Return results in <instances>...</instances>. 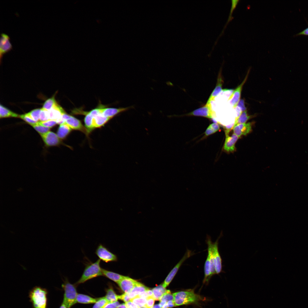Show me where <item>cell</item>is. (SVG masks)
<instances>
[{
  "label": "cell",
  "instance_id": "cell-46",
  "mask_svg": "<svg viewBox=\"0 0 308 308\" xmlns=\"http://www.w3.org/2000/svg\"><path fill=\"white\" fill-rule=\"evenodd\" d=\"M117 308H126L125 304H122L119 306Z\"/></svg>",
  "mask_w": 308,
  "mask_h": 308
},
{
  "label": "cell",
  "instance_id": "cell-37",
  "mask_svg": "<svg viewBox=\"0 0 308 308\" xmlns=\"http://www.w3.org/2000/svg\"><path fill=\"white\" fill-rule=\"evenodd\" d=\"M38 122L39 124L49 128L54 126L57 124L56 120L51 119L44 121H38Z\"/></svg>",
  "mask_w": 308,
  "mask_h": 308
},
{
  "label": "cell",
  "instance_id": "cell-32",
  "mask_svg": "<svg viewBox=\"0 0 308 308\" xmlns=\"http://www.w3.org/2000/svg\"><path fill=\"white\" fill-rule=\"evenodd\" d=\"M57 104L54 97L53 96L45 101L42 108L49 111Z\"/></svg>",
  "mask_w": 308,
  "mask_h": 308
},
{
  "label": "cell",
  "instance_id": "cell-20",
  "mask_svg": "<svg viewBox=\"0 0 308 308\" xmlns=\"http://www.w3.org/2000/svg\"><path fill=\"white\" fill-rule=\"evenodd\" d=\"M72 130V129L65 122L60 125L57 135L60 139H63L68 135Z\"/></svg>",
  "mask_w": 308,
  "mask_h": 308
},
{
  "label": "cell",
  "instance_id": "cell-23",
  "mask_svg": "<svg viewBox=\"0 0 308 308\" xmlns=\"http://www.w3.org/2000/svg\"><path fill=\"white\" fill-rule=\"evenodd\" d=\"M223 83L221 75L218 76L216 85L213 91L208 100L207 102L210 103L211 101L214 100V98L217 96L222 90V86Z\"/></svg>",
  "mask_w": 308,
  "mask_h": 308
},
{
  "label": "cell",
  "instance_id": "cell-35",
  "mask_svg": "<svg viewBox=\"0 0 308 308\" xmlns=\"http://www.w3.org/2000/svg\"><path fill=\"white\" fill-rule=\"evenodd\" d=\"M108 302L105 297L99 298L97 299L92 308H103Z\"/></svg>",
  "mask_w": 308,
  "mask_h": 308
},
{
  "label": "cell",
  "instance_id": "cell-44",
  "mask_svg": "<svg viewBox=\"0 0 308 308\" xmlns=\"http://www.w3.org/2000/svg\"><path fill=\"white\" fill-rule=\"evenodd\" d=\"M125 304L126 308H138V306L131 301L125 303Z\"/></svg>",
  "mask_w": 308,
  "mask_h": 308
},
{
  "label": "cell",
  "instance_id": "cell-21",
  "mask_svg": "<svg viewBox=\"0 0 308 308\" xmlns=\"http://www.w3.org/2000/svg\"><path fill=\"white\" fill-rule=\"evenodd\" d=\"M93 117L95 128L102 127L112 119L104 116L100 112L98 115Z\"/></svg>",
  "mask_w": 308,
  "mask_h": 308
},
{
  "label": "cell",
  "instance_id": "cell-5",
  "mask_svg": "<svg viewBox=\"0 0 308 308\" xmlns=\"http://www.w3.org/2000/svg\"><path fill=\"white\" fill-rule=\"evenodd\" d=\"M194 254V253L191 250L187 249L184 256L170 271L166 278L162 284L163 286L164 287L166 288L169 285L183 263L187 259L193 255Z\"/></svg>",
  "mask_w": 308,
  "mask_h": 308
},
{
  "label": "cell",
  "instance_id": "cell-14",
  "mask_svg": "<svg viewBox=\"0 0 308 308\" xmlns=\"http://www.w3.org/2000/svg\"><path fill=\"white\" fill-rule=\"evenodd\" d=\"M65 122L72 129L80 131L87 135L89 133L87 129L84 126L81 121L74 117L70 115Z\"/></svg>",
  "mask_w": 308,
  "mask_h": 308
},
{
  "label": "cell",
  "instance_id": "cell-43",
  "mask_svg": "<svg viewBox=\"0 0 308 308\" xmlns=\"http://www.w3.org/2000/svg\"><path fill=\"white\" fill-rule=\"evenodd\" d=\"M236 106L240 108L242 112L246 110V108L245 107L244 104V100L243 99H241L240 100Z\"/></svg>",
  "mask_w": 308,
  "mask_h": 308
},
{
  "label": "cell",
  "instance_id": "cell-2",
  "mask_svg": "<svg viewBox=\"0 0 308 308\" xmlns=\"http://www.w3.org/2000/svg\"><path fill=\"white\" fill-rule=\"evenodd\" d=\"M100 261L98 259L95 262L86 263L81 276L76 283H83L90 279L103 275L100 265Z\"/></svg>",
  "mask_w": 308,
  "mask_h": 308
},
{
  "label": "cell",
  "instance_id": "cell-12",
  "mask_svg": "<svg viewBox=\"0 0 308 308\" xmlns=\"http://www.w3.org/2000/svg\"><path fill=\"white\" fill-rule=\"evenodd\" d=\"M136 281L129 277L124 276L117 284L123 291L129 293L134 287Z\"/></svg>",
  "mask_w": 308,
  "mask_h": 308
},
{
  "label": "cell",
  "instance_id": "cell-24",
  "mask_svg": "<svg viewBox=\"0 0 308 308\" xmlns=\"http://www.w3.org/2000/svg\"><path fill=\"white\" fill-rule=\"evenodd\" d=\"M97 299L85 294L78 293L76 301L77 303L88 304L95 303Z\"/></svg>",
  "mask_w": 308,
  "mask_h": 308
},
{
  "label": "cell",
  "instance_id": "cell-28",
  "mask_svg": "<svg viewBox=\"0 0 308 308\" xmlns=\"http://www.w3.org/2000/svg\"><path fill=\"white\" fill-rule=\"evenodd\" d=\"M253 117V116L248 114L247 110L243 112L238 118L235 119L234 126L238 124L245 123Z\"/></svg>",
  "mask_w": 308,
  "mask_h": 308
},
{
  "label": "cell",
  "instance_id": "cell-4",
  "mask_svg": "<svg viewBox=\"0 0 308 308\" xmlns=\"http://www.w3.org/2000/svg\"><path fill=\"white\" fill-rule=\"evenodd\" d=\"M62 286L64 292L63 302L67 308H70L77 303L76 298L78 293L76 288L66 278Z\"/></svg>",
  "mask_w": 308,
  "mask_h": 308
},
{
  "label": "cell",
  "instance_id": "cell-3",
  "mask_svg": "<svg viewBox=\"0 0 308 308\" xmlns=\"http://www.w3.org/2000/svg\"><path fill=\"white\" fill-rule=\"evenodd\" d=\"M47 293L46 289L39 286L30 291L29 297L34 308H46Z\"/></svg>",
  "mask_w": 308,
  "mask_h": 308
},
{
  "label": "cell",
  "instance_id": "cell-40",
  "mask_svg": "<svg viewBox=\"0 0 308 308\" xmlns=\"http://www.w3.org/2000/svg\"><path fill=\"white\" fill-rule=\"evenodd\" d=\"M120 304L117 301L114 302H108L103 308H117Z\"/></svg>",
  "mask_w": 308,
  "mask_h": 308
},
{
  "label": "cell",
  "instance_id": "cell-47",
  "mask_svg": "<svg viewBox=\"0 0 308 308\" xmlns=\"http://www.w3.org/2000/svg\"><path fill=\"white\" fill-rule=\"evenodd\" d=\"M151 308H161L159 304H157L153 306Z\"/></svg>",
  "mask_w": 308,
  "mask_h": 308
},
{
  "label": "cell",
  "instance_id": "cell-18",
  "mask_svg": "<svg viewBox=\"0 0 308 308\" xmlns=\"http://www.w3.org/2000/svg\"><path fill=\"white\" fill-rule=\"evenodd\" d=\"M149 289L142 283L136 281L135 284L130 293H128L131 299L136 297L143 292Z\"/></svg>",
  "mask_w": 308,
  "mask_h": 308
},
{
  "label": "cell",
  "instance_id": "cell-25",
  "mask_svg": "<svg viewBox=\"0 0 308 308\" xmlns=\"http://www.w3.org/2000/svg\"><path fill=\"white\" fill-rule=\"evenodd\" d=\"M153 297L156 300H159L160 298L167 291L165 288L162 285H160L153 288L152 290Z\"/></svg>",
  "mask_w": 308,
  "mask_h": 308
},
{
  "label": "cell",
  "instance_id": "cell-9",
  "mask_svg": "<svg viewBox=\"0 0 308 308\" xmlns=\"http://www.w3.org/2000/svg\"><path fill=\"white\" fill-rule=\"evenodd\" d=\"M250 69L248 70L244 79L237 88L234 90L230 96L228 100H230V103L234 108H235L240 100L243 86L247 79Z\"/></svg>",
  "mask_w": 308,
  "mask_h": 308
},
{
  "label": "cell",
  "instance_id": "cell-41",
  "mask_svg": "<svg viewBox=\"0 0 308 308\" xmlns=\"http://www.w3.org/2000/svg\"><path fill=\"white\" fill-rule=\"evenodd\" d=\"M155 299L153 297H149L146 298L145 306L148 308H151L153 306Z\"/></svg>",
  "mask_w": 308,
  "mask_h": 308
},
{
  "label": "cell",
  "instance_id": "cell-38",
  "mask_svg": "<svg viewBox=\"0 0 308 308\" xmlns=\"http://www.w3.org/2000/svg\"><path fill=\"white\" fill-rule=\"evenodd\" d=\"M49 120L48 111L43 108H41L40 111L39 121H44Z\"/></svg>",
  "mask_w": 308,
  "mask_h": 308
},
{
  "label": "cell",
  "instance_id": "cell-1",
  "mask_svg": "<svg viewBox=\"0 0 308 308\" xmlns=\"http://www.w3.org/2000/svg\"><path fill=\"white\" fill-rule=\"evenodd\" d=\"M173 294L175 306L196 303L202 299L192 290L179 291Z\"/></svg>",
  "mask_w": 308,
  "mask_h": 308
},
{
  "label": "cell",
  "instance_id": "cell-30",
  "mask_svg": "<svg viewBox=\"0 0 308 308\" xmlns=\"http://www.w3.org/2000/svg\"><path fill=\"white\" fill-rule=\"evenodd\" d=\"M239 1H240L239 0H231V7L228 19L227 20L226 23V24L225 25L220 35L218 37V38H219L220 36H221L223 34L224 30L225 29L226 27L228 24V23L233 19V17H232V16L233 11L236 8L237 4H238Z\"/></svg>",
  "mask_w": 308,
  "mask_h": 308
},
{
  "label": "cell",
  "instance_id": "cell-10",
  "mask_svg": "<svg viewBox=\"0 0 308 308\" xmlns=\"http://www.w3.org/2000/svg\"><path fill=\"white\" fill-rule=\"evenodd\" d=\"M40 136L46 145L48 146H56L60 143V139L57 134L52 132L49 131Z\"/></svg>",
  "mask_w": 308,
  "mask_h": 308
},
{
  "label": "cell",
  "instance_id": "cell-34",
  "mask_svg": "<svg viewBox=\"0 0 308 308\" xmlns=\"http://www.w3.org/2000/svg\"><path fill=\"white\" fill-rule=\"evenodd\" d=\"M41 109H35L26 114L35 121L38 122V120H39Z\"/></svg>",
  "mask_w": 308,
  "mask_h": 308
},
{
  "label": "cell",
  "instance_id": "cell-49",
  "mask_svg": "<svg viewBox=\"0 0 308 308\" xmlns=\"http://www.w3.org/2000/svg\"><path fill=\"white\" fill-rule=\"evenodd\" d=\"M138 308H148L145 305V306H142V307L138 306Z\"/></svg>",
  "mask_w": 308,
  "mask_h": 308
},
{
  "label": "cell",
  "instance_id": "cell-7",
  "mask_svg": "<svg viewBox=\"0 0 308 308\" xmlns=\"http://www.w3.org/2000/svg\"><path fill=\"white\" fill-rule=\"evenodd\" d=\"M212 244V252L215 265L216 274H219L222 271V260L218 251V241L220 237Z\"/></svg>",
  "mask_w": 308,
  "mask_h": 308
},
{
  "label": "cell",
  "instance_id": "cell-42",
  "mask_svg": "<svg viewBox=\"0 0 308 308\" xmlns=\"http://www.w3.org/2000/svg\"><path fill=\"white\" fill-rule=\"evenodd\" d=\"M118 298L123 300L125 303L128 302L131 300L128 293H125L121 295H118Z\"/></svg>",
  "mask_w": 308,
  "mask_h": 308
},
{
  "label": "cell",
  "instance_id": "cell-36",
  "mask_svg": "<svg viewBox=\"0 0 308 308\" xmlns=\"http://www.w3.org/2000/svg\"><path fill=\"white\" fill-rule=\"evenodd\" d=\"M130 301L139 307H142L145 305L146 302V299L141 298L138 296H136L132 299Z\"/></svg>",
  "mask_w": 308,
  "mask_h": 308
},
{
  "label": "cell",
  "instance_id": "cell-48",
  "mask_svg": "<svg viewBox=\"0 0 308 308\" xmlns=\"http://www.w3.org/2000/svg\"><path fill=\"white\" fill-rule=\"evenodd\" d=\"M59 308H67L66 305L62 302Z\"/></svg>",
  "mask_w": 308,
  "mask_h": 308
},
{
  "label": "cell",
  "instance_id": "cell-39",
  "mask_svg": "<svg viewBox=\"0 0 308 308\" xmlns=\"http://www.w3.org/2000/svg\"><path fill=\"white\" fill-rule=\"evenodd\" d=\"M19 117L31 125L35 124L38 122L33 120L26 114L19 115Z\"/></svg>",
  "mask_w": 308,
  "mask_h": 308
},
{
  "label": "cell",
  "instance_id": "cell-13",
  "mask_svg": "<svg viewBox=\"0 0 308 308\" xmlns=\"http://www.w3.org/2000/svg\"><path fill=\"white\" fill-rule=\"evenodd\" d=\"M133 107V106H132L123 108H106L98 109L100 113L103 116L112 118L117 114L126 111Z\"/></svg>",
  "mask_w": 308,
  "mask_h": 308
},
{
  "label": "cell",
  "instance_id": "cell-45",
  "mask_svg": "<svg viewBox=\"0 0 308 308\" xmlns=\"http://www.w3.org/2000/svg\"><path fill=\"white\" fill-rule=\"evenodd\" d=\"M300 35H308V27L297 34L295 35L298 36Z\"/></svg>",
  "mask_w": 308,
  "mask_h": 308
},
{
  "label": "cell",
  "instance_id": "cell-17",
  "mask_svg": "<svg viewBox=\"0 0 308 308\" xmlns=\"http://www.w3.org/2000/svg\"><path fill=\"white\" fill-rule=\"evenodd\" d=\"M49 119L53 120L56 121L60 120L62 115L66 112L63 109L57 104L48 111Z\"/></svg>",
  "mask_w": 308,
  "mask_h": 308
},
{
  "label": "cell",
  "instance_id": "cell-6",
  "mask_svg": "<svg viewBox=\"0 0 308 308\" xmlns=\"http://www.w3.org/2000/svg\"><path fill=\"white\" fill-rule=\"evenodd\" d=\"M95 254L99 259L106 263L115 262L117 260L116 256L101 244H100L98 246Z\"/></svg>",
  "mask_w": 308,
  "mask_h": 308
},
{
  "label": "cell",
  "instance_id": "cell-16",
  "mask_svg": "<svg viewBox=\"0 0 308 308\" xmlns=\"http://www.w3.org/2000/svg\"><path fill=\"white\" fill-rule=\"evenodd\" d=\"M239 137L233 133L231 136L226 134V139L224 145V150L227 152H232L235 150V144Z\"/></svg>",
  "mask_w": 308,
  "mask_h": 308
},
{
  "label": "cell",
  "instance_id": "cell-31",
  "mask_svg": "<svg viewBox=\"0 0 308 308\" xmlns=\"http://www.w3.org/2000/svg\"><path fill=\"white\" fill-rule=\"evenodd\" d=\"M220 129L219 125L217 123H213L210 125L206 129L204 133L205 137L213 134L218 131Z\"/></svg>",
  "mask_w": 308,
  "mask_h": 308
},
{
  "label": "cell",
  "instance_id": "cell-11",
  "mask_svg": "<svg viewBox=\"0 0 308 308\" xmlns=\"http://www.w3.org/2000/svg\"><path fill=\"white\" fill-rule=\"evenodd\" d=\"M9 40L10 37L8 35L4 33H1L0 40L1 60L3 55L12 49V45Z\"/></svg>",
  "mask_w": 308,
  "mask_h": 308
},
{
  "label": "cell",
  "instance_id": "cell-27",
  "mask_svg": "<svg viewBox=\"0 0 308 308\" xmlns=\"http://www.w3.org/2000/svg\"><path fill=\"white\" fill-rule=\"evenodd\" d=\"M19 115L15 113L0 105V117L3 118L9 117H19Z\"/></svg>",
  "mask_w": 308,
  "mask_h": 308
},
{
  "label": "cell",
  "instance_id": "cell-33",
  "mask_svg": "<svg viewBox=\"0 0 308 308\" xmlns=\"http://www.w3.org/2000/svg\"><path fill=\"white\" fill-rule=\"evenodd\" d=\"M31 126L40 135L44 134L50 131V128L45 127L39 124L38 122L36 124Z\"/></svg>",
  "mask_w": 308,
  "mask_h": 308
},
{
  "label": "cell",
  "instance_id": "cell-19",
  "mask_svg": "<svg viewBox=\"0 0 308 308\" xmlns=\"http://www.w3.org/2000/svg\"><path fill=\"white\" fill-rule=\"evenodd\" d=\"M102 272L103 276L117 283L124 276L119 273L102 268Z\"/></svg>",
  "mask_w": 308,
  "mask_h": 308
},
{
  "label": "cell",
  "instance_id": "cell-8",
  "mask_svg": "<svg viewBox=\"0 0 308 308\" xmlns=\"http://www.w3.org/2000/svg\"><path fill=\"white\" fill-rule=\"evenodd\" d=\"M210 103L207 102L204 106L195 110L186 115L189 116H202L208 118H212L213 116Z\"/></svg>",
  "mask_w": 308,
  "mask_h": 308
},
{
  "label": "cell",
  "instance_id": "cell-22",
  "mask_svg": "<svg viewBox=\"0 0 308 308\" xmlns=\"http://www.w3.org/2000/svg\"><path fill=\"white\" fill-rule=\"evenodd\" d=\"M82 112L83 113H82V114H84L85 115L84 119L85 126L89 133L95 128L94 118L89 112Z\"/></svg>",
  "mask_w": 308,
  "mask_h": 308
},
{
  "label": "cell",
  "instance_id": "cell-29",
  "mask_svg": "<svg viewBox=\"0 0 308 308\" xmlns=\"http://www.w3.org/2000/svg\"><path fill=\"white\" fill-rule=\"evenodd\" d=\"M105 297L108 302H109L116 301L119 299L118 295H116L112 287L107 289Z\"/></svg>",
  "mask_w": 308,
  "mask_h": 308
},
{
  "label": "cell",
  "instance_id": "cell-15",
  "mask_svg": "<svg viewBox=\"0 0 308 308\" xmlns=\"http://www.w3.org/2000/svg\"><path fill=\"white\" fill-rule=\"evenodd\" d=\"M252 123L251 122L238 124L233 127L234 133L239 137L242 135H246L252 130Z\"/></svg>",
  "mask_w": 308,
  "mask_h": 308
},
{
  "label": "cell",
  "instance_id": "cell-26",
  "mask_svg": "<svg viewBox=\"0 0 308 308\" xmlns=\"http://www.w3.org/2000/svg\"><path fill=\"white\" fill-rule=\"evenodd\" d=\"M204 277L203 280V283L208 282L211 277V266L209 256L207 255L205 262L204 267Z\"/></svg>",
  "mask_w": 308,
  "mask_h": 308
}]
</instances>
